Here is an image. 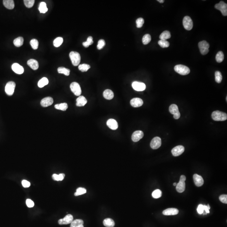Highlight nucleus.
<instances>
[{
  "label": "nucleus",
  "instance_id": "nucleus-19",
  "mask_svg": "<svg viewBox=\"0 0 227 227\" xmlns=\"http://www.w3.org/2000/svg\"><path fill=\"white\" fill-rule=\"evenodd\" d=\"M12 70L14 72L19 75L23 74L24 69L22 66L18 63H14L12 66Z\"/></svg>",
  "mask_w": 227,
  "mask_h": 227
},
{
  "label": "nucleus",
  "instance_id": "nucleus-7",
  "mask_svg": "<svg viewBox=\"0 0 227 227\" xmlns=\"http://www.w3.org/2000/svg\"><path fill=\"white\" fill-rule=\"evenodd\" d=\"M215 8L220 10L224 16L227 15V4L225 2L221 1L219 3L216 4Z\"/></svg>",
  "mask_w": 227,
  "mask_h": 227
},
{
  "label": "nucleus",
  "instance_id": "nucleus-40",
  "mask_svg": "<svg viewBox=\"0 0 227 227\" xmlns=\"http://www.w3.org/2000/svg\"><path fill=\"white\" fill-rule=\"evenodd\" d=\"M86 190L83 187H78L76 190V192L75 193V196H78L82 195L86 193Z\"/></svg>",
  "mask_w": 227,
  "mask_h": 227
},
{
  "label": "nucleus",
  "instance_id": "nucleus-36",
  "mask_svg": "<svg viewBox=\"0 0 227 227\" xmlns=\"http://www.w3.org/2000/svg\"><path fill=\"white\" fill-rule=\"evenodd\" d=\"M151 40V36L150 34H145L143 36V38H142V42H143L144 45H147L148 43H150Z\"/></svg>",
  "mask_w": 227,
  "mask_h": 227
},
{
  "label": "nucleus",
  "instance_id": "nucleus-49",
  "mask_svg": "<svg viewBox=\"0 0 227 227\" xmlns=\"http://www.w3.org/2000/svg\"><path fill=\"white\" fill-rule=\"evenodd\" d=\"M219 199L222 203L227 204V195H222L219 197Z\"/></svg>",
  "mask_w": 227,
  "mask_h": 227
},
{
  "label": "nucleus",
  "instance_id": "nucleus-38",
  "mask_svg": "<svg viewBox=\"0 0 227 227\" xmlns=\"http://www.w3.org/2000/svg\"><path fill=\"white\" fill-rule=\"evenodd\" d=\"M91 68V66L88 64H81L79 65L78 68L80 71L82 72H87Z\"/></svg>",
  "mask_w": 227,
  "mask_h": 227
},
{
  "label": "nucleus",
  "instance_id": "nucleus-4",
  "mask_svg": "<svg viewBox=\"0 0 227 227\" xmlns=\"http://www.w3.org/2000/svg\"><path fill=\"white\" fill-rule=\"evenodd\" d=\"M201 53L205 55L209 51V45L206 41H203L199 42L198 44Z\"/></svg>",
  "mask_w": 227,
  "mask_h": 227
},
{
  "label": "nucleus",
  "instance_id": "nucleus-17",
  "mask_svg": "<svg viewBox=\"0 0 227 227\" xmlns=\"http://www.w3.org/2000/svg\"><path fill=\"white\" fill-rule=\"evenodd\" d=\"M53 98L51 97H47L43 98L41 101V104L43 107H46L51 105L53 103Z\"/></svg>",
  "mask_w": 227,
  "mask_h": 227
},
{
  "label": "nucleus",
  "instance_id": "nucleus-37",
  "mask_svg": "<svg viewBox=\"0 0 227 227\" xmlns=\"http://www.w3.org/2000/svg\"><path fill=\"white\" fill-rule=\"evenodd\" d=\"M63 42V39L62 37H58L53 41V45L56 47H60L62 44Z\"/></svg>",
  "mask_w": 227,
  "mask_h": 227
},
{
  "label": "nucleus",
  "instance_id": "nucleus-28",
  "mask_svg": "<svg viewBox=\"0 0 227 227\" xmlns=\"http://www.w3.org/2000/svg\"><path fill=\"white\" fill-rule=\"evenodd\" d=\"M24 43V38L22 37H19L15 39L14 41V44L16 47H20L22 46Z\"/></svg>",
  "mask_w": 227,
  "mask_h": 227
},
{
  "label": "nucleus",
  "instance_id": "nucleus-3",
  "mask_svg": "<svg viewBox=\"0 0 227 227\" xmlns=\"http://www.w3.org/2000/svg\"><path fill=\"white\" fill-rule=\"evenodd\" d=\"M70 57L72 64L74 66H77L79 65L81 60L80 54L78 52L71 51L70 53Z\"/></svg>",
  "mask_w": 227,
  "mask_h": 227
},
{
  "label": "nucleus",
  "instance_id": "nucleus-24",
  "mask_svg": "<svg viewBox=\"0 0 227 227\" xmlns=\"http://www.w3.org/2000/svg\"><path fill=\"white\" fill-rule=\"evenodd\" d=\"M3 4L4 6L8 9H13L14 8V3L13 0H4Z\"/></svg>",
  "mask_w": 227,
  "mask_h": 227
},
{
  "label": "nucleus",
  "instance_id": "nucleus-12",
  "mask_svg": "<svg viewBox=\"0 0 227 227\" xmlns=\"http://www.w3.org/2000/svg\"><path fill=\"white\" fill-rule=\"evenodd\" d=\"M132 87L135 91H142L145 90L146 85L143 82L135 81L132 82Z\"/></svg>",
  "mask_w": 227,
  "mask_h": 227
},
{
  "label": "nucleus",
  "instance_id": "nucleus-9",
  "mask_svg": "<svg viewBox=\"0 0 227 227\" xmlns=\"http://www.w3.org/2000/svg\"><path fill=\"white\" fill-rule=\"evenodd\" d=\"M183 27L185 29L187 30L192 29L193 27V21L190 17L185 16L184 17L182 21Z\"/></svg>",
  "mask_w": 227,
  "mask_h": 227
},
{
  "label": "nucleus",
  "instance_id": "nucleus-11",
  "mask_svg": "<svg viewBox=\"0 0 227 227\" xmlns=\"http://www.w3.org/2000/svg\"><path fill=\"white\" fill-rule=\"evenodd\" d=\"M161 144V140L160 137H156L151 140L150 146L152 149H156L160 147Z\"/></svg>",
  "mask_w": 227,
  "mask_h": 227
},
{
  "label": "nucleus",
  "instance_id": "nucleus-21",
  "mask_svg": "<svg viewBox=\"0 0 227 227\" xmlns=\"http://www.w3.org/2000/svg\"><path fill=\"white\" fill-rule=\"evenodd\" d=\"M106 124L109 128L113 130H117L118 127L117 122L114 119H110L108 120Z\"/></svg>",
  "mask_w": 227,
  "mask_h": 227
},
{
  "label": "nucleus",
  "instance_id": "nucleus-47",
  "mask_svg": "<svg viewBox=\"0 0 227 227\" xmlns=\"http://www.w3.org/2000/svg\"><path fill=\"white\" fill-rule=\"evenodd\" d=\"M105 41L103 39H101L98 42V45H97V48L98 50H101L102 48H103L105 45Z\"/></svg>",
  "mask_w": 227,
  "mask_h": 227
},
{
  "label": "nucleus",
  "instance_id": "nucleus-8",
  "mask_svg": "<svg viewBox=\"0 0 227 227\" xmlns=\"http://www.w3.org/2000/svg\"><path fill=\"white\" fill-rule=\"evenodd\" d=\"M170 113L173 115L174 119L177 120L179 119L180 117V113L178 110V106L175 104H172L169 107Z\"/></svg>",
  "mask_w": 227,
  "mask_h": 227
},
{
  "label": "nucleus",
  "instance_id": "nucleus-22",
  "mask_svg": "<svg viewBox=\"0 0 227 227\" xmlns=\"http://www.w3.org/2000/svg\"><path fill=\"white\" fill-rule=\"evenodd\" d=\"M27 65L32 70H38L39 68V64L37 61L34 59H30L27 61Z\"/></svg>",
  "mask_w": 227,
  "mask_h": 227
},
{
  "label": "nucleus",
  "instance_id": "nucleus-26",
  "mask_svg": "<svg viewBox=\"0 0 227 227\" xmlns=\"http://www.w3.org/2000/svg\"><path fill=\"white\" fill-rule=\"evenodd\" d=\"M84 222L80 219H77L71 223L70 227H84Z\"/></svg>",
  "mask_w": 227,
  "mask_h": 227
},
{
  "label": "nucleus",
  "instance_id": "nucleus-55",
  "mask_svg": "<svg viewBox=\"0 0 227 227\" xmlns=\"http://www.w3.org/2000/svg\"><path fill=\"white\" fill-rule=\"evenodd\" d=\"M176 185H177V183H175H175H173V185H174V186H176Z\"/></svg>",
  "mask_w": 227,
  "mask_h": 227
},
{
  "label": "nucleus",
  "instance_id": "nucleus-23",
  "mask_svg": "<svg viewBox=\"0 0 227 227\" xmlns=\"http://www.w3.org/2000/svg\"><path fill=\"white\" fill-rule=\"evenodd\" d=\"M76 106H84L87 103V100L83 96H80L76 100Z\"/></svg>",
  "mask_w": 227,
  "mask_h": 227
},
{
  "label": "nucleus",
  "instance_id": "nucleus-44",
  "mask_svg": "<svg viewBox=\"0 0 227 227\" xmlns=\"http://www.w3.org/2000/svg\"><path fill=\"white\" fill-rule=\"evenodd\" d=\"M162 195V192L159 189H156L153 192L152 194V197L154 199H158L161 197Z\"/></svg>",
  "mask_w": 227,
  "mask_h": 227
},
{
  "label": "nucleus",
  "instance_id": "nucleus-35",
  "mask_svg": "<svg viewBox=\"0 0 227 227\" xmlns=\"http://www.w3.org/2000/svg\"><path fill=\"white\" fill-rule=\"evenodd\" d=\"M65 177V175L64 174H60V175H57L56 174H54L52 175V177L53 180L56 181H62L64 179Z\"/></svg>",
  "mask_w": 227,
  "mask_h": 227
},
{
  "label": "nucleus",
  "instance_id": "nucleus-54",
  "mask_svg": "<svg viewBox=\"0 0 227 227\" xmlns=\"http://www.w3.org/2000/svg\"><path fill=\"white\" fill-rule=\"evenodd\" d=\"M207 207H208V208L209 209H209H210V206H209V204H208V205H207Z\"/></svg>",
  "mask_w": 227,
  "mask_h": 227
},
{
  "label": "nucleus",
  "instance_id": "nucleus-18",
  "mask_svg": "<svg viewBox=\"0 0 227 227\" xmlns=\"http://www.w3.org/2000/svg\"><path fill=\"white\" fill-rule=\"evenodd\" d=\"M194 182L195 183V185L198 187L201 186L203 185L204 180L202 177L200 175L195 174L193 176Z\"/></svg>",
  "mask_w": 227,
  "mask_h": 227
},
{
  "label": "nucleus",
  "instance_id": "nucleus-1",
  "mask_svg": "<svg viewBox=\"0 0 227 227\" xmlns=\"http://www.w3.org/2000/svg\"><path fill=\"white\" fill-rule=\"evenodd\" d=\"M213 120L216 121H224L227 119V113L219 111H215L211 114Z\"/></svg>",
  "mask_w": 227,
  "mask_h": 227
},
{
  "label": "nucleus",
  "instance_id": "nucleus-39",
  "mask_svg": "<svg viewBox=\"0 0 227 227\" xmlns=\"http://www.w3.org/2000/svg\"><path fill=\"white\" fill-rule=\"evenodd\" d=\"M222 79H223V77L221 72L220 71H216L215 72V81L218 83H220L222 81Z\"/></svg>",
  "mask_w": 227,
  "mask_h": 227
},
{
  "label": "nucleus",
  "instance_id": "nucleus-51",
  "mask_svg": "<svg viewBox=\"0 0 227 227\" xmlns=\"http://www.w3.org/2000/svg\"><path fill=\"white\" fill-rule=\"evenodd\" d=\"M22 186L25 188L29 187L30 185V182L26 180H22Z\"/></svg>",
  "mask_w": 227,
  "mask_h": 227
},
{
  "label": "nucleus",
  "instance_id": "nucleus-31",
  "mask_svg": "<svg viewBox=\"0 0 227 227\" xmlns=\"http://www.w3.org/2000/svg\"><path fill=\"white\" fill-rule=\"evenodd\" d=\"M48 79L46 77H43L38 82V86L39 88H42L48 85Z\"/></svg>",
  "mask_w": 227,
  "mask_h": 227
},
{
  "label": "nucleus",
  "instance_id": "nucleus-16",
  "mask_svg": "<svg viewBox=\"0 0 227 227\" xmlns=\"http://www.w3.org/2000/svg\"><path fill=\"white\" fill-rule=\"evenodd\" d=\"M130 104L134 107H139L143 105L144 102L140 98H135L130 101Z\"/></svg>",
  "mask_w": 227,
  "mask_h": 227
},
{
  "label": "nucleus",
  "instance_id": "nucleus-45",
  "mask_svg": "<svg viewBox=\"0 0 227 227\" xmlns=\"http://www.w3.org/2000/svg\"><path fill=\"white\" fill-rule=\"evenodd\" d=\"M34 0H24V2L25 6L28 8H30L33 6L34 3Z\"/></svg>",
  "mask_w": 227,
  "mask_h": 227
},
{
  "label": "nucleus",
  "instance_id": "nucleus-6",
  "mask_svg": "<svg viewBox=\"0 0 227 227\" xmlns=\"http://www.w3.org/2000/svg\"><path fill=\"white\" fill-rule=\"evenodd\" d=\"M16 84L14 82L10 81L7 82L5 88L6 93L8 96H11L14 94Z\"/></svg>",
  "mask_w": 227,
  "mask_h": 227
},
{
  "label": "nucleus",
  "instance_id": "nucleus-30",
  "mask_svg": "<svg viewBox=\"0 0 227 227\" xmlns=\"http://www.w3.org/2000/svg\"><path fill=\"white\" fill-rule=\"evenodd\" d=\"M39 10L41 13H46L48 11V9L46 6V4L44 2H41L39 7Z\"/></svg>",
  "mask_w": 227,
  "mask_h": 227
},
{
  "label": "nucleus",
  "instance_id": "nucleus-2",
  "mask_svg": "<svg viewBox=\"0 0 227 227\" xmlns=\"http://www.w3.org/2000/svg\"><path fill=\"white\" fill-rule=\"evenodd\" d=\"M175 71L182 75H187L189 74L190 70L188 67L183 65H177L174 67Z\"/></svg>",
  "mask_w": 227,
  "mask_h": 227
},
{
  "label": "nucleus",
  "instance_id": "nucleus-48",
  "mask_svg": "<svg viewBox=\"0 0 227 227\" xmlns=\"http://www.w3.org/2000/svg\"><path fill=\"white\" fill-rule=\"evenodd\" d=\"M197 212L199 214H202L204 212V205L199 204L197 209Z\"/></svg>",
  "mask_w": 227,
  "mask_h": 227
},
{
  "label": "nucleus",
  "instance_id": "nucleus-42",
  "mask_svg": "<svg viewBox=\"0 0 227 227\" xmlns=\"http://www.w3.org/2000/svg\"><path fill=\"white\" fill-rule=\"evenodd\" d=\"M93 43V40L92 37L89 36L88 37L87 40L86 42L82 43V45L86 48H88L90 45H92Z\"/></svg>",
  "mask_w": 227,
  "mask_h": 227
},
{
  "label": "nucleus",
  "instance_id": "nucleus-5",
  "mask_svg": "<svg viewBox=\"0 0 227 227\" xmlns=\"http://www.w3.org/2000/svg\"><path fill=\"white\" fill-rule=\"evenodd\" d=\"M186 177L185 175H182L180 176L179 182L176 185V190L179 193H182L185 190Z\"/></svg>",
  "mask_w": 227,
  "mask_h": 227
},
{
  "label": "nucleus",
  "instance_id": "nucleus-29",
  "mask_svg": "<svg viewBox=\"0 0 227 227\" xmlns=\"http://www.w3.org/2000/svg\"><path fill=\"white\" fill-rule=\"evenodd\" d=\"M170 38H171V34L170 32L167 30L164 31L160 34V36H159V38L161 40H166Z\"/></svg>",
  "mask_w": 227,
  "mask_h": 227
},
{
  "label": "nucleus",
  "instance_id": "nucleus-33",
  "mask_svg": "<svg viewBox=\"0 0 227 227\" xmlns=\"http://www.w3.org/2000/svg\"><path fill=\"white\" fill-rule=\"evenodd\" d=\"M68 105L66 103H60V104H57L55 105V108L56 109L66 111L68 108Z\"/></svg>",
  "mask_w": 227,
  "mask_h": 227
},
{
  "label": "nucleus",
  "instance_id": "nucleus-15",
  "mask_svg": "<svg viewBox=\"0 0 227 227\" xmlns=\"http://www.w3.org/2000/svg\"><path fill=\"white\" fill-rule=\"evenodd\" d=\"M144 134L143 131L141 130L136 131L132 134V140L135 142L139 141L144 137Z\"/></svg>",
  "mask_w": 227,
  "mask_h": 227
},
{
  "label": "nucleus",
  "instance_id": "nucleus-50",
  "mask_svg": "<svg viewBox=\"0 0 227 227\" xmlns=\"http://www.w3.org/2000/svg\"><path fill=\"white\" fill-rule=\"evenodd\" d=\"M26 204L27 206L29 208H32L34 206V203L32 200L30 199H27L26 200Z\"/></svg>",
  "mask_w": 227,
  "mask_h": 227
},
{
  "label": "nucleus",
  "instance_id": "nucleus-27",
  "mask_svg": "<svg viewBox=\"0 0 227 227\" xmlns=\"http://www.w3.org/2000/svg\"><path fill=\"white\" fill-rule=\"evenodd\" d=\"M103 224L106 227H113L115 226V223L111 218H106L103 221Z\"/></svg>",
  "mask_w": 227,
  "mask_h": 227
},
{
  "label": "nucleus",
  "instance_id": "nucleus-41",
  "mask_svg": "<svg viewBox=\"0 0 227 227\" xmlns=\"http://www.w3.org/2000/svg\"><path fill=\"white\" fill-rule=\"evenodd\" d=\"M30 44L32 48L34 50H36L38 48V41L36 39H33L32 40H31Z\"/></svg>",
  "mask_w": 227,
  "mask_h": 227
},
{
  "label": "nucleus",
  "instance_id": "nucleus-32",
  "mask_svg": "<svg viewBox=\"0 0 227 227\" xmlns=\"http://www.w3.org/2000/svg\"><path fill=\"white\" fill-rule=\"evenodd\" d=\"M70 70L64 67H60L58 68V72L60 74H63L66 76H69L70 74Z\"/></svg>",
  "mask_w": 227,
  "mask_h": 227
},
{
  "label": "nucleus",
  "instance_id": "nucleus-46",
  "mask_svg": "<svg viewBox=\"0 0 227 227\" xmlns=\"http://www.w3.org/2000/svg\"><path fill=\"white\" fill-rule=\"evenodd\" d=\"M136 23L137 27L139 28H141L144 23V20L142 18H138L136 21Z\"/></svg>",
  "mask_w": 227,
  "mask_h": 227
},
{
  "label": "nucleus",
  "instance_id": "nucleus-43",
  "mask_svg": "<svg viewBox=\"0 0 227 227\" xmlns=\"http://www.w3.org/2000/svg\"><path fill=\"white\" fill-rule=\"evenodd\" d=\"M158 44L161 48H167L170 46L169 42L166 40H159L158 41Z\"/></svg>",
  "mask_w": 227,
  "mask_h": 227
},
{
  "label": "nucleus",
  "instance_id": "nucleus-25",
  "mask_svg": "<svg viewBox=\"0 0 227 227\" xmlns=\"http://www.w3.org/2000/svg\"><path fill=\"white\" fill-rule=\"evenodd\" d=\"M103 96L104 98L107 100H111L114 96L112 91L110 89H106L103 92Z\"/></svg>",
  "mask_w": 227,
  "mask_h": 227
},
{
  "label": "nucleus",
  "instance_id": "nucleus-20",
  "mask_svg": "<svg viewBox=\"0 0 227 227\" xmlns=\"http://www.w3.org/2000/svg\"><path fill=\"white\" fill-rule=\"evenodd\" d=\"M179 213V211L176 208H168L164 210L163 214L165 215H177Z\"/></svg>",
  "mask_w": 227,
  "mask_h": 227
},
{
  "label": "nucleus",
  "instance_id": "nucleus-14",
  "mask_svg": "<svg viewBox=\"0 0 227 227\" xmlns=\"http://www.w3.org/2000/svg\"><path fill=\"white\" fill-rule=\"evenodd\" d=\"M184 147L180 145L174 147L173 149H172L171 152L174 156H177L182 154L184 151Z\"/></svg>",
  "mask_w": 227,
  "mask_h": 227
},
{
  "label": "nucleus",
  "instance_id": "nucleus-53",
  "mask_svg": "<svg viewBox=\"0 0 227 227\" xmlns=\"http://www.w3.org/2000/svg\"><path fill=\"white\" fill-rule=\"evenodd\" d=\"M157 1L160 3H163L164 2H165V1L164 0H158Z\"/></svg>",
  "mask_w": 227,
  "mask_h": 227
},
{
  "label": "nucleus",
  "instance_id": "nucleus-13",
  "mask_svg": "<svg viewBox=\"0 0 227 227\" xmlns=\"http://www.w3.org/2000/svg\"><path fill=\"white\" fill-rule=\"evenodd\" d=\"M73 221V217L72 215L69 214L67 215L63 219H60L58 221V224L62 225H67L71 223Z\"/></svg>",
  "mask_w": 227,
  "mask_h": 227
},
{
  "label": "nucleus",
  "instance_id": "nucleus-34",
  "mask_svg": "<svg viewBox=\"0 0 227 227\" xmlns=\"http://www.w3.org/2000/svg\"><path fill=\"white\" fill-rule=\"evenodd\" d=\"M224 58V55L223 52L220 51L218 52L216 56V60L218 63H221L223 61Z\"/></svg>",
  "mask_w": 227,
  "mask_h": 227
},
{
  "label": "nucleus",
  "instance_id": "nucleus-10",
  "mask_svg": "<svg viewBox=\"0 0 227 227\" xmlns=\"http://www.w3.org/2000/svg\"><path fill=\"white\" fill-rule=\"evenodd\" d=\"M70 88L74 94L76 96H80L82 93L80 85L77 82H72L70 84Z\"/></svg>",
  "mask_w": 227,
  "mask_h": 227
},
{
  "label": "nucleus",
  "instance_id": "nucleus-52",
  "mask_svg": "<svg viewBox=\"0 0 227 227\" xmlns=\"http://www.w3.org/2000/svg\"><path fill=\"white\" fill-rule=\"evenodd\" d=\"M204 211H205V212H206V213H209V209L207 207V206L204 205Z\"/></svg>",
  "mask_w": 227,
  "mask_h": 227
}]
</instances>
